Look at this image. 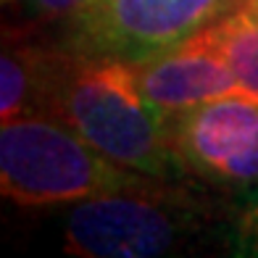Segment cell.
Returning <instances> with one entry per match:
<instances>
[{
  "label": "cell",
  "instance_id": "obj_9",
  "mask_svg": "<svg viewBox=\"0 0 258 258\" xmlns=\"http://www.w3.org/2000/svg\"><path fill=\"white\" fill-rule=\"evenodd\" d=\"M98 3L100 0H3V27L29 34H48V37H53V29H58V37H61Z\"/></svg>",
  "mask_w": 258,
  "mask_h": 258
},
{
  "label": "cell",
  "instance_id": "obj_5",
  "mask_svg": "<svg viewBox=\"0 0 258 258\" xmlns=\"http://www.w3.org/2000/svg\"><path fill=\"white\" fill-rule=\"evenodd\" d=\"M169 132L187 179L232 198L258 184V98L250 92L171 116Z\"/></svg>",
  "mask_w": 258,
  "mask_h": 258
},
{
  "label": "cell",
  "instance_id": "obj_1",
  "mask_svg": "<svg viewBox=\"0 0 258 258\" xmlns=\"http://www.w3.org/2000/svg\"><path fill=\"white\" fill-rule=\"evenodd\" d=\"M234 198L192 179H153L77 203L61 250L79 258L232 255Z\"/></svg>",
  "mask_w": 258,
  "mask_h": 258
},
{
  "label": "cell",
  "instance_id": "obj_11",
  "mask_svg": "<svg viewBox=\"0 0 258 258\" xmlns=\"http://www.w3.org/2000/svg\"><path fill=\"white\" fill-rule=\"evenodd\" d=\"M234 8H240V11H248L250 16L258 19V0H237V6Z\"/></svg>",
  "mask_w": 258,
  "mask_h": 258
},
{
  "label": "cell",
  "instance_id": "obj_6",
  "mask_svg": "<svg viewBox=\"0 0 258 258\" xmlns=\"http://www.w3.org/2000/svg\"><path fill=\"white\" fill-rule=\"evenodd\" d=\"M135 72L148 100L166 119L208 100L248 92L237 82L221 50L203 32L174 50L135 63Z\"/></svg>",
  "mask_w": 258,
  "mask_h": 258
},
{
  "label": "cell",
  "instance_id": "obj_10",
  "mask_svg": "<svg viewBox=\"0 0 258 258\" xmlns=\"http://www.w3.org/2000/svg\"><path fill=\"white\" fill-rule=\"evenodd\" d=\"M232 255L258 258V184L234 198Z\"/></svg>",
  "mask_w": 258,
  "mask_h": 258
},
{
  "label": "cell",
  "instance_id": "obj_2",
  "mask_svg": "<svg viewBox=\"0 0 258 258\" xmlns=\"http://www.w3.org/2000/svg\"><path fill=\"white\" fill-rule=\"evenodd\" d=\"M48 116L82 135L119 166L153 179H187L169 119L143 92L135 63L72 53Z\"/></svg>",
  "mask_w": 258,
  "mask_h": 258
},
{
  "label": "cell",
  "instance_id": "obj_4",
  "mask_svg": "<svg viewBox=\"0 0 258 258\" xmlns=\"http://www.w3.org/2000/svg\"><path fill=\"white\" fill-rule=\"evenodd\" d=\"M237 0H100L58 42L79 55L140 63L192 40Z\"/></svg>",
  "mask_w": 258,
  "mask_h": 258
},
{
  "label": "cell",
  "instance_id": "obj_8",
  "mask_svg": "<svg viewBox=\"0 0 258 258\" xmlns=\"http://www.w3.org/2000/svg\"><path fill=\"white\" fill-rule=\"evenodd\" d=\"M203 34L227 58L240 85L258 98V19L234 8L203 29Z\"/></svg>",
  "mask_w": 258,
  "mask_h": 258
},
{
  "label": "cell",
  "instance_id": "obj_7",
  "mask_svg": "<svg viewBox=\"0 0 258 258\" xmlns=\"http://www.w3.org/2000/svg\"><path fill=\"white\" fill-rule=\"evenodd\" d=\"M72 50L48 34L3 27L0 58V121L27 113H48Z\"/></svg>",
  "mask_w": 258,
  "mask_h": 258
},
{
  "label": "cell",
  "instance_id": "obj_3",
  "mask_svg": "<svg viewBox=\"0 0 258 258\" xmlns=\"http://www.w3.org/2000/svg\"><path fill=\"white\" fill-rule=\"evenodd\" d=\"M143 179L55 116L27 113L0 124V192L24 211L77 206Z\"/></svg>",
  "mask_w": 258,
  "mask_h": 258
}]
</instances>
